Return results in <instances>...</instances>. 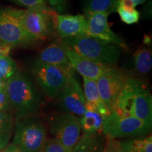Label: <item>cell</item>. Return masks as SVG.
I'll return each instance as SVG.
<instances>
[{
	"label": "cell",
	"instance_id": "44dd1931",
	"mask_svg": "<svg viewBox=\"0 0 152 152\" xmlns=\"http://www.w3.org/2000/svg\"><path fill=\"white\" fill-rule=\"evenodd\" d=\"M118 0H83L84 16L96 12H107L109 15L115 12Z\"/></svg>",
	"mask_w": 152,
	"mask_h": 152
},
{
	"label": "cell",
	"instance_id": "8992f818",
	"mask_svg": "<svg viewBox=\"0 0 152 152\" xmlns=\"http://www.w3.org/2000/svg\"><path fill=\"white\" fill-rule=\"evenodd\" d=\"M47 141V131L40 121L31 116L17 119L12 143L23 152H41Z\"/></svg>",
	"mask_w": 152,
	"mask_h": 152
},
{
	"label": "cell",
	"instance_id": "4316f807",
	"mask_svg": "<svg viewBox=\"0 0 152 152\" xmlns=\"http://www.w3.org/2000/svg\"><path fill=\"white\" fill-rule=\"evenodd\" d=\"M147 1V0H118L116 8L123 7L125 9H135L137 6L144 4Z\"/></svg>",
	"mask_w": 152,
	"mask_h": 152
},
{
	"label": "cell",
	"instance_id": "4fadbf2b",
	"mask_svg": "<svg viewBox=\"0 0 152 152\" xmlns=\"http://www.w3.org/2000/svg\"><path fill=\"white\" fill-rule=\"evenodd\" d=\"M55 30L60 39L88 35L87 19L84 15L57 14Z\"/></svg>",
	"mask_w": 152,
	"mask_h": 152
},
{
	"label": "cell",
	"instance_id": "7c38bea8",
	"mask_svg": "<svg viewBox=\"0 0 152 152\" xmlns=\"http://www.w3.org/2000/svg\"><path fill=\"white\" fill-rule=\"evenodd\" d=\"M61 105L68 113L80 118L86 111L85 98L78 81L75 75L68 80L59 94Z\"/></svg>",
	"mask_w": 152,
	"mask_h": 152
},
{
	"label": "cell",
	"instance_id": "9c48e42d",
	"mask_svg": "<svg viewBox=\"0 0 152 152\" xmlns=\"http://www.w3.org/2000/svg\"><path fill=\"white\" fill-rule=\"evenodd\" d=\"M50 132L57 141L72 150L82 134L80 118L68 112L56 115L50 121Z\"/></svg>",
	"mask_w": 152,
	"mask_h": 152
},
{
	"label": "cell",
	"instance_id": "5b68a950",
	"mask_svg": "<svg viewBox=\"0 0 152 152\" xmlns=\"http://www.w3.org/2000/svg\"><path fill=\"white\" fill-rule=\"evenodd\" d=\"M20 11L13 7H0V43L11 49L36 44L24 29Z\"/></svg>",
	"mask_w": 152,
	"mask_h": 152
},
{
	"label": "cell",
	"instance_id": "3957f363",
	"mask_svg": "<svg viewBox=\"0 0 152 152\" xmlns=\"http://www.w3.org/2000/svg\"><path fill=\"white\" fill-rule=\"evenodd\" d=\"M60 41L77 54L109 66L115 65L121 54L120 47L102 42L89 35L60 39Z\"/></svg>",
	"mask_w": 152,
	"mask_h": 152
},
{
	"label": "cell",
	"instance_id": "603a6c76",
	"mask_svg": "<svg viewBox=\"0 0 152 152\" xmlns=\"http://www.w3.org/2000/svg\"><path fill=\"white\" fill-rule=\"evenodd\" d=\"M18 72L16 63L9 55L0 58V79L1 80L7 82Z\"/></svg>",
	"mask_w": 152,
	"mask_h": 152
},
{
	"label": "cell",
	"instance_id": "6da1fadb",
	"mask_svg": "<svg viewBox=\"0 0 152 152\" xmlns=\"http://www.w3.org/2000/svg\"><path fill=\"white\" fill-rule=\"evenodd\" d=\"M112 112L152 124V96L145 82L128 77Z\"/></svg>",
	"mask_w": 152,
	"mask_h": 152
},
{
	"label": "cell",
	"instance_id": "cb8c5ba5",
	"mask_svg": "<svg viewBox=\"0 0 152 152\" xmlns=\"http://www.w3.org/2000/svg\"><path fill=\"white\" fill-rule=\"evenodd\" d=\"M115 11L118 14L121 20L125 23L131 25L136 23L140 20V12L135 9H125L117 7Z\"/></svg>",
	"mask_w": 152,
	"mask_h": 152
},
{
	"label": "cell",
	"instance_id": "7a4b0ae2",
	"mask_svg": "<svg viewBox=\"0 0 152 152\" xmlns=\"http://www.w3.org/2000/svg\"><path fill=\"white\" fill-rule=\"evenodd\" d=\"M7 92L17 119L32 116L42 105V97L35 85L20 71L7 82Z\"/></svg>",
	"mask_w": 152,
	"mask_h": 152
},
{
	"label": "cell",
	"instance_id": "4dcf8cb0",
	"mask_svg": "<svg viewBox=\"0 0 152 152\" xmlns=\"http://www.w3.org/2000/svg\"><path fill=\"white\" fill-rule=\"evenodd\" d=\"M1 152H23L21 149L19 148L18 146L14 143H9L8 145L3 150H1Z\"/></svg>",
	"mask_w": 152,
	"mask_h": 152
},
{
	"label": "cell",
	"instance_id": "d6986e66",
	"mask_svg": "<svg viewBox=\"0 0 152 152\" xmlns=\"http://www.w3.org/2000/svg\"><path fill=\"white\" fill-rule=\"evenodd\" d=\"M15 122L12 112L0 110V151L9 144L14 132Z\"/></svg>",
	"mask_w": 152,
	"mask_h": 152
},
{
	"label": "cell",
	"instance_id": "d4e9b609",
	"mask_svg": "<svg viewBox=\"0 0 152 152\" xmlns=\"http://www.w3.org/2000/svg\"><path fill=\"white\" fill-rule=\"evenodd\" d=\"M71 150L67 149L61 143L54 137L49 139L45 144L41 152H71Z\"/></svg>",
	"mask_w": 152,
	"mask_h": 152
},
{
	"label": "cell",
	"instance_id": "83f0119b",
	"mask_svg": "<svg viewBox=\"0 0 152 152\" xmlns=\"http://www.w3.org/2000/svg\"><path fill=\"white\" fill-rule=\"evenodd\" d=\"M0 110L11 112L8 94L7 90H0Z\"/></svg>",
	"mask_w": 152,
	"mask_h": 152
},
{
	"label": "cell",
	"instance_id": "ba28073f",
	"mask_svg": "<svg viewBox=\"0 0 152 152\" xmlns=\"http://www.w3.org/2000/svg\"><path fill=\"white\" fill-rule=\"evenodd\" d=\"M32 73L42 90L51 98L58 97L70 77L73 76L61 68L38 59L32 65Z\"/></svg>",
	"mask_w": 152,
	"mask_h": 152
},
{
	"label": "cell",
	"instance_id": "ac0fdd59",
	"mask_svg": "<svg viewBox=\"0 0 152 152\" xmlns=\"http://www.w3.org/2000/svg\"><path fill=\"white\" fill-rule=\"evenodd\" d=\"M82 132L90 134H103L104 119L96 110H86L80 118Z\"/></svg>",
	"mask_w": 152,
	"mask_h": 152
},
{
	"label": "cell",
	"instance_id": "2e32d148",
	"mask_svg": "<svg viewBox=\"0 0 152 152\" xmlns=\"http://www.w3.org/2000/svg\"><path fill=\"white\" fill-rule=\"evenodd\" d=\"M83 79V93L85 98L86 110H96L105 120L111 115V112L101 97L96 82L92 80Z\"/></svg>",
	"mask_w": 152,
	"mask_h": 152
},
{
	"label": "cell",
	"instance_id": "1f68e13d",
	"mask_svg": "<svg viewBox=\"0 0 152 152\" xmlns=\"http://www.w3.org/2000/svg\"><path fill=\"white\" fill-rule=\"evenodd\" d=\"M11 50V47L0 43V58H2L4 57L9 56Z\"/></svg>",
	"mask_w": 152,
	"mask_h": 152
},
{
	"label": "cell",
	"instance_id": "30bf717a",
	"mask_svg": "<svg viewBox=\"0 0 152 152\" xmlns=\"http://www.w3.org/2000/svg\"><path fill=\"white\" fill-rule=\"evenodd\" d=\"M128 77L122 70L111 66L96 81L101 97L111 113Z\"/></svg>",
	"mask_w": 152,
	"mask_h": 152
},
{
	"label": "cell",
	"instance_id": "7402d4cb",
	"mask_svg": "<svg viewBox=\"0 0 152 152\" xmlns=\"http://www.w3.org/2000/svg\"><path fill=\"white\" fill-rule=\"evenodd\" d=\"M134 68L137 72L146 74L151 71L152 67V53L151 49L142 47L133 55Z\"/></svg>",
	"mask_w": 152,
	"mask_h": 152
},
{
	"label": "cell",
	"instance_id": "9a60e30c",
	"mask_svg": "<svg viewBox=\"0 0 152 152\" xmlns=\"http://www.w3.org/2000/svg\"><path fill=\"white\" fill-rule=\"evenodd\" d=\"M37 59L61 68L70 75H75V71L72 68L66 55L65 48L60 40L51 44L42 49L39 52Z\"/></svg>",
	"mask_w": 152,
	"mask_h": 152
},
{
	"label": "cell",
	"instance_id": "ffe728a7",
	"mask_svg": "<svg viewBox=\"0 0 152 152\" xmlns=\"http://www.w3.org/2000/svg\"><path fill=\"white\" fill-rule=\"evenodd\" d=\"M121 142L123 152H152V136L137 137Z\"/></svg>",
	"mask_w": 152,
	"mask_h": 152
},
{
	"label": "cell",
	"instance_id": "f1b7e54d",
	"mask_svg": "<svg viewBox=\"0 0 152 152\" xmlns=\"http://www.w3.org/2000/svg\"><path fill=\"white\" fill-rule=\"evenodd\" d=\"M11 2L26 9L45 3V0H9Z\"/></svg>",
	"mask_w": 152,
	"mask_h": 152
},
{
	"label": "cell",
	"instance_id": "d6a6232c",
	"mask_svg": "<svg viewBox=\"0 0 152 152\" xmlns=\"http://www.w3.org/2000/svg\"><path fill=\"white\" fill-rule=\"evenodd\" d=\"M0 90H7V82L0 79Z\"/></svg>",
	"mask_w": 152,
	"mask_h": 152
},
{
	"label": "cell",
	"instance_id": "8fae6325",
	"mask_svg": "<svg viewBox=\"0 0 152 152\" xmlns=\"http://www.w3.org/2000/svg\"><path fill=\"white\" fill-rule=\"evenodd\" d=\"M107 12L92 13L85 16L87 19L88 35L102 42L113 45L121 49H128L124 40L114 33L108 22Z\"/></svg>",
	"mask_w": 152,
	"mask_h": 152
},
{
	"label": "cell",
	"instance_id": "277c9868",
	"mask_svg": "<svg viewBox=\"0 0 152 152\" xmlns=\"http://www.w3.org/2000/svg\"><path fill=\"white\" fill-rule=\"evenodd\" d=\"M54 9L42 4L26 9H21L20 16L24 29L35 43L50 39L56 35Z\"/></svg>",
	"mask_w": 152,
	"mask_h": 152
},
{
	"label": "cell",
	"instance_id": "5bb4252c",
	"mask_svg": "<svg viewBox=\"0 0 152 152\" xmlns=\"http://www.w3.org/2000/svg\"><path fill=\"white\" fill-rule=\"evenodd\" d=\"M62 45L65 48L66 55L73 70L82 75L83 78L96 81L108 68L111 67L109 66L94 61L90 58L81 56L68 48L63 43Z\"/></svg>",
	"mask_w": 152,
	"mask_h": 152
},
{
	"label": "cell",
	"instance_id": "e0dca14e",
	"mask_svg": "<svg viewBox=\"0 0 152 152\" xmlns=\"http://www.w3.org/2000/svg\"><path fill=\"white\" fill-rule=\"evenodd\" d=\"M105 142L106 137L103 134L83 132L71 152H102Z\"/></svg>",
	"mask_w": 152,
	"mask_h": 152
},
{
	"label": "cell",
	"instance_id": "484cf974",
	"mask_svg": "<svg viewBox=\"0 0 152 152\" xmlns=\"http://www.w3.org/2000/svg\"><path fill=\"white\" fill-rule=\"evenodd\" d=\"M102 152H123L120 140L106 138L105 145Z\"/></svg>",
	"mask_w": 152,
	"mask_h": 152
},
{
	"label": "cell",
	"instance_id": "f546056e",
	"mask_svg": "<svg viewBox=\"0 0 152 152\" xmlns=\"http://www.w3.org/2000/svg\"><path fill=\"white\" fill-rule=\"evenodd\" d=\"M47 1L52 9L58 11L59 12L64 11L67 4V0H47Z\"/></svg>",
	"mask_w": 152,
	"mask_h": 152
},
{
	"label": "cell",
	"instance_id": "52a82bcc",
	"mask_svg": "<svg viewBox=\"0 0 152 152\" xmlns=\"http://www.w3.org/2000/svg\"><path fill=\"white\" fill-rule=\"evenodd\" d=\"M152 124L132 116H121L115 112L104 120L102 134L106 138H133L149 134Z\"/></svg>",
	"mask_w": 152,
	"mask_h": 152
}]
</instances>
